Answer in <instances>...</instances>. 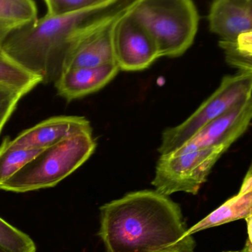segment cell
Here are the masks:
<instances>
[{
    "instance_id": "cell-1",
    "label": "cell",
    "mask_w": 252,
    "mask_h": 252,
    "mask_svg": "<svg viewBox=\"0 0 252 252\" xmlns=\"http://www.w3.org/2000/svg\"><path fill=\"white\" fill-rule=\"evenodd\" d=\"M100 210L107 252H194L181 208L156 190L129 193Z\"/></svg>"
},
{
    "instance_id": "cell-22",
    "label": "cell",
    "mask_w": 252,
    "mask_h": 252,
    "mask_svg": "<svg viewBox=\"0 0 252 252\" xmlns=\"http://www.w3.org/2000/svg\"><path fill=\"white\" fill-rule=\"evenodd\" d=\"M252 252V240H248V243H246V246L241 252Z\"/></svg>"
},
{
    "instance_id": "cell-5",
    "label": "cell",
    "mask_w": 252,
    "mask_h": 252,
    "mask_svg": "<svg viewBox=\"0 0 252 252\" xmlns=\"http://www.w3.org/2000/svg\"><path fill=\"white\" fill-rule=\"evenodd\" d=\"M252 73L227 75L216 91L184 122L165 129L158 148L160 156L181 147L208 124L242 101L252 98Z\"/></svg>"
},
{
    "instance_id": "cell-14",
    "label": "cell",
    "mask_w": 252,
    "mask_h": 252,
    "mask_svg": "<svg viewBox=\"0 0 252 252\" xmlns=\"http://www.w3.org/2000/svg\"><path fill=\"white\" fill-rule=\"evenodd\" d=\"M42 83V79L39 76L23 68L0 48V85L29 94L35 87Z\"/></svg>"
},
{
    "instance_id": "cell-3",
    "label": "cell",
    "mask_w": 252,
    "mask_h": 252,
    "mask_svg": "<svg viewBox=\"0 0 252 252\" xmlns=\"http://www.w3.org/2000/svg\"><path fill=\"white\" fill-rule=\"evenodd\" d=\"M131 14L154 39L160 57H181L194 42L199 25L191 0H135Z\"/></svg>"
},
{
    "instance_id": "cell-12",
    "label": "cell",
    "mask_w": 252,
    "mask_h": 252,
    "mask_svg": "<svg viewBox=\"0 0 252 252\" xmlns=\"http://www.w3.org/2000/svg\"><path fill=\"white\" fill-rule=\"evenodd\" d=\"M116 19L84 37L66 59L63 71L116 63L112 43V30Z\"/></svg>"
},
{
    "instance_id": "cell-13",
    "label": "cell",
    "mask_w": 252,
    "mask_h": 252,
    "mask_svg": "<svg viewBox=\"0 0 252 252\" xmlns=\"http://www.w3.org/2000/svg\"><path fill=\"white\" fill-rule=\"evenodd\" d=\"M252 213V173L249 168L243 179L240 191L220 206L211 212L200 222L187 230L193 235L202 230L208 229L240 219H247Z\"/></svg>"
},
{
    "instance_id": "cell-11",
    "label": "cell",
    "mask_w": 252,
    "mask_h": 252,
    "mask_svg": "<svg viewBox=\"0 0 252 252\" xmlns=\"http://www.w3.org/2000/svg\"><path fill=\"white\" fill-rule=\"evenodd\" d=\"M119 71L116 63L71 69L63 71L54 83L59 95L70 102L102 89Z\"/></svg>"
},
{
    "instance_id": "cell-19",
    "label": "cell",
    "mask_w": 252,
    "mask_h": 252,
    "mask_svg": "<svg viewBox=\"0 0 252 252\" xmlns=\"http://www.w3.org/2000/svg\"><path fill=\"white\" fill-rule=\"evenodd\" d=\"M110 0H46L45 1L48 17H61L76 14L90 8L108 3Z\"/></svg>"
},
{
    "instance_id": "cell-18",
    "label": "cell",
    "mask_w": 252,
    "mask_h": 252,
    "mask_svg": "<svg viewBox=\"0 0 252 252\" xmlns=\"http://www.w3.org/2000/svg\"><path fill=\"white\" fill-rule=\"evenodd\" d=\"M36 252V244L28 234L0 217V252Z\"/></svg>"
},
{
    "instance_id": "cell-4",
    "label": "cell",
    "mask_w": 252,
    "mask_h": 252,
    "mask_svg": "<svg viewBox=\"0 0 252 252\" xmlns=\"http://www.w3.org/2000/svg\"><path fill=\"white\" fill-rule=\"evenodd\" d=\"M96 148L93 131L81 132L42 150L0 189L16 193L51 188L79 169Z\"/></svg>"
},
{
    "instance_id": "cell-21",
    "label": "cell",
    "mask_w": 252,
    "mask_h": 252,
    "mask_svg": "<svg viewBox=\"0 0 252 252\" xmlns=\"http://www.w3.org/2000/svg\"><path fill=\"white\" fill-rule=\"evenodd\" d=\"M19 27H20V26H18V25L0 22V48H1V45H2V42H3L5 37H6L13 30Z\"/></svg>"
},
{
    "instance_id": "cell-16",
    "label": "cell",
    "mask_w": 252,
    "mask_h": 252,
    "mask_svg": "<svg viewBox=\"0 0 252 252\" xmlns=\"http://www.w3.org/2000/svg\"><path fill=\"white\" fill-rule=\"evenodd\" d=\"M37 14L32 0H0V22L23 26L36 21Z\"/></svg>"
},
{
    "instance_id": "cell-17",
    "label": "cell",
    "mask_w": 252,
    "mask_h": 252,
    "mask_svg": "<svg viewBox=\"0 0 252 252\" xmlns=\"http://www.w3.org/2000/svg\"><path fill=\"white\" fill-rule=\"evenodd\" d=\"M42 150H12L2 143L0 145V184L15 175Z\"/></svg>"
},
{
    "instance_id": "cell-8",
    "label": "cell",
    "mask_w": 252,
    "mask_h": 252,
    "mask_svg": "<svg viewBox=\"0 0 252 252\" xmlns=\"http://www.w3.org/2000/svg\"><path fill=\"white\" fill-rule=\"evenodd\" d=\"M252 117V100L249 98L203 126L185 144L170 153L179 155L214 147L228 149L246 132Z\"/></svg>"
},
{
    "instance_id": "cell-10",
    "label": "cell",
    "mask_w": 252,
    "mask_h": 252,
    "mask_svg": "<svg viewBox=\"0 0 252 252\" xmlns=\"http://www.w3.org/2000/svg\"><path fill=\"white\" fill-rule=\"evenodd\" d=\"M209 30L222 42H233L252 32V0H216L209 9Z\"/></svg>"
},
{
    "instance_id": "cell-7",
    "label": "cell",
    "mask_w": 252,
    "mask_h": 252,
    "mask_svg": "<svg viewBox=\"0 0 252 252\" xmlns=\"http://www.w3.org/2000/svg\"><path fill=\"white\" fill-rule=\"evenodd\" d=\"M130 7L113 23V55L120 70L140 71L160 57L154 39L131 14Z\"/></svg>"
},
{
    "instance_id": "cell-9",
    "label": "cell",
    "mask_w": 252,
    "mask_h": 252,
    "mask_svg": "<svg viewBox=\"0 0 252 252\" xmlns=\"http://www.w3.org/2000/svg\"><path fill=\"white\" fill-rule=\"evenodd\" d=\"M88 131L93 129L83 116H54L23 131L14 139L6 137L2 143L12 150H42Z\"/></svg>"
},
{
    "instance_id": "cell-20",
    "label": "cell",
    "mask_w": 252,
    "mask_h": 252,
    "mask_svg": "<svg viewBox=\"0 0 252 252\" xmlns=\"http://www.w3.org/2000/svg\"><path fill=\"white\" fill-rule=\"evenodd\" d=\"M26 92L0 85V133L11 118L22 98L26 95Z\"/></svg>"
},
{
    "instance_id": "cell-6",
    "label": "cell",
    "mask_w": 252,
    "mask_h": 252,
    "mask_svg": "<svg viewBox=\"0 0 252 252\" xmlns=\"http://www.w3.org/2000/svg\"><path fill=\"white\" fill-rule=\"evenodd\" d=\"M227 150L214 147L160 156L152 184L156 191L166 197L180 191L197 194L214 165Z\"/></svg>"
},
{
    "instance_id": "cell-2",
    "label": "cell",
    "mask_w": 252,
    "mask_h": 252,
    "mask_svg": "<svg viewBox=\"0 0 252 252\" xmlns=\"http://www.w3.org/2000/svg\"><path fill=\"white\" fill-rule=\"evenodd\" d=\"M134 1L110 0L105 5L76 14L45 15L13 30L4 39L1 48L23 68L39 76L42 84L54 83L77 44L123 14Z\"/></svg>"
},
{
    "instance_id": "cell-23",
    "label": "cell",
    "mask_w": 252,
    "mask_h": 252,
    "mask_svg": "<svg viewBox=\"0 0 252 252\" xmlns=\"http://www.w3.org/2000/svg\"></svg>"
},
{
    "instance_id": "cell-15",
    "label": "cell",
    "mask_w": 252,
    "mask_h": 252,
    "mask_svg": "<svg viewBox=\"0 0 252 252\" xmlns=\"http://www.w3.org/2000/svg\"><path fill=\"white\" fill-rule=\"evenodd\" d=\"M252 32L242 35L233 42L220 41L227 62L237 67L240 73H252Z\"/></svg>"
}]
</instances>
